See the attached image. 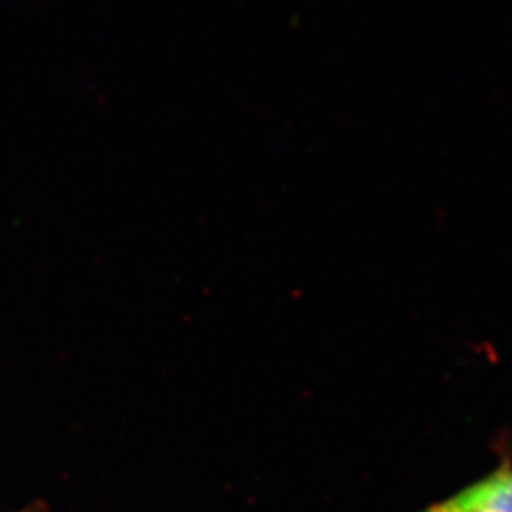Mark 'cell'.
<instances>
[{
    "label": "cell",
    "mask_w": 512,
    "mask_h": 512,
    "mask_svg": "<svg viewBox=\"0 0 512 512\" xmlns=\"http://www.w3.org/2000/svg\"><path fill=\"white\" fill-rule=\"evenodd\" d=\"M423 512H512V456L503 452L492 473L429 505Z\"/></svg>",
    "instance_id": "6da1fadb"
}]
</instances>
